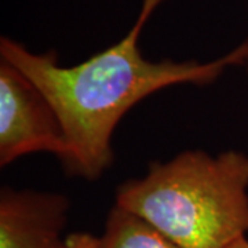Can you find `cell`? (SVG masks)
Instances as JSON below:
<instances>
[{"mask_svg": "<svg viewBox=\"0 0 248 248\" xmlns=\"http://www.w3.org/2000/svg\"><path fill=\"white\" fill-rule=\"evenodd\" d=\"M184 248H228L248 232V155L186 151L117 187L116 204Z\"/></svg>", "mask_w": 248, "mask_h": 248, "instance_id": "7a4b0ae2", "label": "cell"}, {"mask_svg": "<svg viewBox=\"0 0 248 248\" xmlns=\"http://www.w3.org/2000/svg\"><path fill=\"white\" fill-rule=\"evenodd\" d=\"M69 208V199L61 193L3 186L0 248H68L62 233Z\"/></svg>", "mask_w": 248, "mask_h": 248, "instance_id": "277c9868", "label": "cell"}, {"mask_svg": "<svg viewBox=\"0 0 248 248\" xmlns=\"http://www.w3.org/2000/svg\"><path fill=\"white\" fill-rule=\"evenodd\" d=\"M68 248H99V239L90 233H73L66 237Z\"/></svg>", "mask_w": 248, "mask_h": 248, "instance_id": "8992f818", "label": "cell"}, {"mask_svg": "<svg viewBox=\"0 0 248 248\" xmlns=\"http://www.w3.org/2000/svg\"><path fill=\"white\" fill-rule=\"evenodd\" d=\"M50 153L65 166L71 148L54 108L25 73L0 61V166Z\"/></svg>", "mask_w": 248, "mask_h": 248, "instance_id": "3957f363", "label": "cell"}, {"mask_svg": "<svg viewBox=\"0 0 248 248\" xmlns=\"http://www.w3.org/2000/svg\"><path fill=\"white\" fill-rule=\"evenodd\" d=\"M167 0H142L128 33L89 60L62 66L55 51L33 53L7 36L0 60L25 73L54 108L71 148L63 166L72 175L94 181L113 161L112 135L123 116L153 93L177 84H211L223 72L246 62L243 43L213 61H151L140 39L155 11Z\"/></svg>", "mask_w": 248, "mask_h": 248, "instance_id": "6da1fadb", "label": "cell"}, {"mask_svg": "<svg viewBox=\"0 0 248 248\" xmlns=\"http://www.w3.org/2000/svg\"><path fill=\"white\" fill-rule=\"evenodd\" d=\"M243 46H244V50H246V62H244V66H246V69L248 72V37L247 40L243 42Z\"/></svg>", "mask_w": 248, "mask_h": 248, "instance_id": "ba28073f", "label": "cell"}, {"mask_svg": "<svg viewBox=\"0 0 248 248\" xmlns=\"http://www.w3.org/2000/svg\"><path fill=\"white\" fill-rule=\"evenodd\" d=\"M228 248H248V240L247 237H243V239L237 240L236 243H233L232 246Z\"/></svg>", "mask_w": 248, "mask_h": 248, "instance_id": "52a82bcc", "label": "cell"}, {"mask_svg": "<svg viewBox=\"0 0 248 248\" xmlns=\"http://www.w3.org/2000/svg\"><path fill=\"white\" fill-rule=\"evenodd\" d=\"M99 248H184L141 217L115 205L108 214Z\"/></svg>", "mask_w": 248, "mask_h": 248, "instance_id": "5b68a950", "label": "cell"}]
</instances>
